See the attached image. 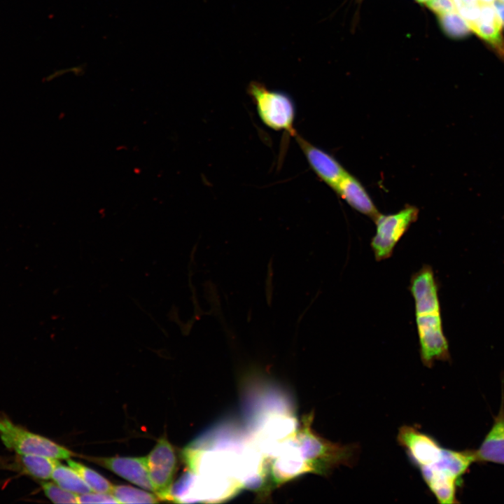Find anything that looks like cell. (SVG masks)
<instances>
[{"label":"cell","mask_w":504,"mask_h":504,"mask_svg":"<svg viewBox=\"0 0 504 504\" xmlns=\"http://www.w3.org/2000/svg\"><path fill=\"white\" fill-rule=\"evenodd\" d=\"M45 495L54 503H78V495L69 491L55 482L41 481Z\"/></svg>","instance_id":"obj_19"},{"label":"cell","mask_w":504,"mask_h":504,"mask_svg":"<svg viewBox=\"0 0 504 504\" xmlns=\"http://www.w3.org/2000/svg\"><path fill=\"white\" fill-rule=\"evenodd\" d=\"M66 461L69 466L80 476L92 491L111 494L113 484L107 479L80 462L70 458L67 459Z\"/></svg>","instance_id":"obj_15"},{"label":"cell","mask_w":504,"mask_h":504,"mask_svg":"<svg viewBox=\"0 0 504 504\" xmlns=\"http://www.w3.org/2000/svg\"><path fill=\"white\" fill-rule=\"evenodd\" d=\"M493 6L501 22L502 26L504 27V4L498 0H495Z\"/></svg>","instance_id":"obj_23"},{"label":"cell","mask_w":504,"mask_h":504,"mask_svg":"<svg viewBox=\"0 0 504 504\" xmlns=\"http://www.w3.org/2000/svg\"><path fill=\"white\" fill-rule=\"evenodd\" d=\"M419 469L424 480L439 503H458L456 498L457 479L428 468Z\"/></svg>","instance_id":"obj_13"},{"label":"cell","mask_w":504,"mask_h":504,"mask_svg":"<svg viewBox=\"0 0 504 504\" xmlns=\"http://www.w3.org/2000/svg\"><path fill=\"white\" fill-rule=\"evenodd\" d=\"M481 2L492 4L495 0H477Z\"/></svg>","instance_id":"obj_25"},{"label":"cell","mask_w":504,"mask_h":504,"mask_svg":"<svg viewBox=\"0 0 504 504\" xmlns=\"http://www.w3.org/2000/svg\"><path fill=\"white\" fill-rule=\"evenodd\" d=\"M415 1H417V2H419V3H420V4H426H426H427L429 1H430L431 0H415Z\"/></svg>","instance_id":"obj_24"},{"label":"cell","mask_w":504,"mask_h":504,"mask_svg":"<svg viewBox=\"0 0 504 504\" xmlns=\"http://www.w3.org/2000/svg\"><path fill=\"white\" fill-rule=\"evenodd\" d=\"M498 1H500V2H502V3L504 4V0H498Z\"/></svg>","instance_id":"obj_26"},{"label":"cell","mask_w":504,"mask_h":504,"mask_svg":"<svg viewBox=\"0 0 504 504\" xmlns=\"http://www.w3.org/2000/svg\"><path fill=\"white\" fill-rule=\"evenodd\" d=\"M312 420V414L307 416L295 435L299 475L310 472L327 475L340 465H353L357 459L358 446L332 442L316 435L311 428Z\"/></svg>","instance_id":"obj_2"},{"label":"cell","mask_w":504,"mask_h":504,"mask_svg":"<svg viewBox=\"0 0 504 504\" xmlns=\"http://www.w3.org/2000/svg\"><path fill=\"white\" fill-rule=\"evenodd\" d=\"M458 13L465 21L468 27L479 20L480 10L478 1L472 4H463L456 9Z\"/></svg>","instance_id":"obj_21"},{"label":"cell","mask_w":504,"mask_h":504,"mask_svg":"<svg viewBox=\"0 0 504 504\" xmlns=\"http://www.w3.org/2000/svg\"><path fill=\"white\" fill-rule=\"evenodd\" d=\"M94 461L139 487L154 492L149 477L146 456L104 457L96 458Z\"/></svg>","instance_id":"obj_9"},{"label":"cell","mask_w":504,"mask_h":504,"mask_svg":"<svg viewBox=\"0 0 504 504\" xmlns=\"http://www.w3.org/2000/svg\"><path fill=\"white\" fill-rule=\"evenodd\" d=\"M0 438L8 449L18 454L39 455L57 460H67L72 455L65 447L14 424L5 415L0 416Z\"/></svg>","instance_id":"obj_4"},{"label":"cell","mask_w":504,"mask_h":504,"mask_svg":"<svg viewBox=\"0 0 504 504\" xmlns=\"http://www.w3.org/2000/svg\"><path fill=\"white\" fill-rule=\"evenodd\" d=\"M475 460L504 464V403L479 448L475 451Z\"/></svg>","instance_id":"obj_11"},{"label":"cell","mask_w":504,"mask_h":504,"mask_svg":"<svg viewBox=\"0 0 504 504\" xmlns=\"http://www.w3.org/2000/svg\"><path fill=\"white\" fill-rule=\"evenodd\" d=\"M247 93L253 102L259 118L267 127L284 131L294 136L295 105L292 97L281 90L268 89L263 83L253 80Z\"/></svg>","instance_id":"obj_3"},{"label":"cell","mask_w":504,"mask_h":504,"mask_svg":"<svg viewBox=\"0 0 504 504\" xmlns=\"http://www.w3.org/2000/svg\"><path fill=\"white\" fill-rule=\"evenodd\" d=\"M397 440L398 444L406 450L410 458L419 468L436 462L442 449L434 438L414 426L400 427Z\"/></svg>","instance_id":"obj_7"},{"label":"cell","mask_w":504,"mask_h":504,"mask_svg":"<svg viewBox=\"0 0 504 504\" xmlns=\"http://www.w3.org/2000/svg\"><path fill=\"white\" fill-rule=\"evenodd\" d=\"M409 290L414 302L416 331L422 363L431 368L435 360L449 359L443 332L438 286L432 267L423 266L411 278Z\"/></svg>","instance_id":"obj_1"},{"label":"cell","mask_w":504,"mask_h":504,"mask_svg":"<svg viewBox=\"0 0 504 504\" xmlns=\"http://www.w3.org/2000/svg\"><path fill=\"white\" fill-rule=\"evenodd\" d=\"M419 209L407 204L399 211L391 214H382L374 220L376 232L370 241V246L377 261L388 259L395 247L412 223L419 217Z\"/></svg>","instance_id":"obj_5"},{"label":"cell","mask_w":504,"mask_h":504,"mask_svg":"<svg viewBox=\"0 0 504 504\" xmlns=\"http://www.w3.org/2000/svg\"><path fill=\"white\" fill-rule=\"evenodd\" d=\"M316 175L333 190L347 174L343 166L330 154L307 141L296 133L293 136Z\"/></svg>","instance_id":"obj_8"},{"label":"cell","mask_w":504,"mask_h":504,"mask_svg":"<svg viewBox=\"0 0 504 504\" xmlns=\"http://www.w3.org/2000/svg\"><path fill=\"white\" fill-rule=\"evenodd\" d=\"M111 494L119 503H156L160 498L154 493L127 485H114Z\"/></svg>","instance_id":"obj_16"},{"label":"cell","mask_w":504,"mask_h":504,"mask_svg":"<svg viewBox=\"0 0 504 504\" xmlns=\"http://www.w3.org/2000/svg\"><path fill=\"white\" fill-rule=\"evenodd\" d=\"M426 6L437 16L456 11L453 0H431Z\"/></svg>","instance_id":"obj_22"},{"label":"cell","mask_w":504,"mask_h":504,"mask_svg":"<svg viewBox=\"0 0 504 504\" xmlns=\"http://www.w3.org/2000/svg\"><path fill=\"white\" fill-rule=\"evenodd\" d=\"M146 458L154 493L160 500L172 499V485L177 463L172 445L166 438H160Z\"/></svg>","instance_id":"obj_6"},{"label":"cell","mask_w":504,"mask_h":504,"mask_svg":"<svg viewBox=\"0 0 504 504\" xmlns=\"http://www.w3.org/2000/svg\"><path fill=\"white\" fill-rule=\"evenodd\" d=\"M51 478L62 488L77 495L92 491L74 470L59 461L53 470Z\"/></svg>","instance_id":"obj_14"},{"label":"cell","mask_w":504,"mask_h":504,"mask_svg":"<svg viewBox=\"0 0 504 504\" xmlns=\"http://www.w3.org/2000/svg\"><path fill=\"white\" fill-rule=\"evenodd\" d=\"M78 503H119L111 493L91 491L78 495Z\"/></svg>","instance_id":"obj_20"},{"label":"cell","mask_w":504,"mask_h":504,"mask_svg":"<svg viewBox=\"0 0 504 504\" xmlns=\"http://www.w3.org/2000/svg\"><path fill=\"white\" fill-rule=\"evenodd\" d=\"M334 191L352 209L373 221L380 214L363 184L349 172L342 178Z\"/></svg>","instance_id":"obj_10"},{"label":"cell","mask_w":504,"mask_h":504,"mask_svg":"<svg viewBox=\"0 0 504 504\" xmlns=\"http://www.w3.org/2000/svg\"><path fill=\"white\" fill-rule=\"evenodd\" d=\"M475 461H476L475 451H458L442 448L438 460L432 465L424 467L447 475L458 480Z\"/></svg>","instance_id":"obj_12"},{"label":"cell","mask_w":504,"mask_h":504,"mask_svg":"<svg viewBox=\"0 0 504 504\" xmlns=\"http://www.w3.org/2000/svg\"><path fill=\"white\" fill-rule=\"evenodd\" d=\"M471 31L488 42L504 59V38L501 27L478 21L469 27Z\"/></svg>","instance_id":"obj_17"},{"label":"cell","mask_w":504,"mask_h":504,"mask_svg":"<svg viewBox=\"0 0 504 504\" xmlns=\"http://www.w3.org/2000/svg\"><path fill=\"white\" fill-rule=\"evenodd\" d=\"M438 17L442 30L451 38H463L468 35L471 31L465 21L457 11Z\"/></svg>","instance_id":"obj_18"}]
</instances>
